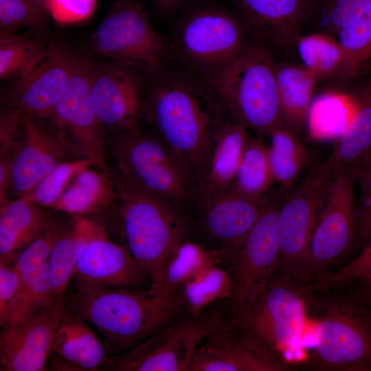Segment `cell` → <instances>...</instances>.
<instances>
[{
    "instance_id": "24",
    "label": "cell",
    "mask_w": 371,
    "mask_h": 371,
    "mask_svg": "<svg viewBox=\"0 0 371 371\" xmlns=\"http://www.w3.org/2000/svg\"><path fill=\"white\" fill-rule=\"evenodd\" d=\"M247 129L231 117L218 127L208 172L198 193L196 205L230 189L249 138Z\"/></svg>"
},
{
    "instance_id": "20",
    "label": "cell",
    "mask_w": 371,
    "mask_h": 371,
    "mask_svg": "<svg viewBox=\"0 0 371 371\" xmlns=\"http://www.w3.org/2000/svg\"><path fill=\"white\" fill-rule=\"evenodd\" d=\"M147 276L128 248L109 238L104 227L88 244L71 280L79 290L140 289Z\"/></svg>"
},
{
    "instance_id": "26",
    "label": "cell",
    "mask_w": 371,
    "mask_h": 371,
    "mask_svg": "<svg viewBox=\"0 0 371 371\" xmlns=\"http://www.w3.org/2000/svg\"><path fill=\"white\" fill-rule=\"evenodd\" d=\"M354 95L355 113L324 162L333 175L346 173L353 177L371 157V82Z\"/></svg>"
},
{
    "instance_id": "15",
    "label": "cell",
    "mask_w": 371,
    "mask_h": 371,
    "mask_svg": "<svg viewBox=\"0 0 371 371\" xmlns=\"http://www.w3.org/2000/svg\"><path fill=\"white\" fill-rule=\"evenodd\" d=\"M290 370V366L232 320L223 322L207 335L189 367V371Z\"/></svg>"
},
{
    "instance_id": "41",
    "label": "cell",
    "mask_w": 371,
    "mask_h": 371,
    "mask_svg": "<svg viewBox=\"0 0 371 371\" xmlns=\"http://www.w3.org/2000/svg\"><path fill=\"white\" fill-rule=\"evenodd\" d=\"M371 279V236L360 254L336 271H328L308 284L317 291L346 287L356 280Z\"/></svg>"
},
{
    "instance_id": "38",
    "label": "cell",
    "mask_w": 371,
    "mask_h": 371,
    "mask_svg": "<svg viewBox=\"0 0 371 371\" xmlns=\"http://www.w3.org/2000/svg\"><path fill=\"white\" fill-rule=\"evenodd\" d=\"M19 276L20 290L12 322L25 318L44 308L60 304L54 300L49 260Z\"/></svg>"
},
{
    "instance_id": "48",
    "label": "cell",
    "mask_w": 371,
    "mask_h": 371,
    "mask_svg": "<svg viewBox=\"0 0 371 371\" xmlns=\"http://www.w3.org/2000/svg\"><path fill=\"white\" fill-rule=\"evenodd\" d=\"M156 5L164 12L170 13L175 11L184 0H153Z\"/></svg>"
},
{
    "instance_id": "45",
    "label": "cell",
    "mask_w": 371,
    "mask_h": 371,
    "mask_svg": "<svg viewBox=\"0 0 371 371\" xmlns=\"http://www.w3.org/2000/svg\"><path fill=\"white\" fill-rule=\"evenodd\" d=\"M21 285L14 263H0V325L5 328L12 321Z\"/></svg>"
},
{
    "instance_id": "17",
    "label": "cell",
    "mask_w": 371,
    "mask_h": 371,
    "mask_svg": "<svg viewBox=\"0 0 371 371\" xmlns=\"http://www.w3.org/2000/svg\"><path fill=\"white\" fill-rule=\"evenodd\" d=\"M78 56L57 42L48 45L38 63L16 80L7 106L21 114L42 117L59 100L67 89Z\"/></svg>"
},
{
    "instance_id": "51",
    "label": "cell",
    "mask_w": 371,
    "mask_h": 371,
    "mask_svg": "<svg viewBox=\"0 0 371 371\" xmlns=\"http://www.w3.org/2000/svg\"><path fill=\"white\" fill-rule=\"evenodd\" d=\"M359 282L363 283V284L371 287V279L364 280H359Z\"/></svg>"
},
{
    "instance_id": "46",
    "label": "cell",
    "mask_w": 371,
    "mask_h": 371,
    "mask_svg": "<svg viewBox=\"0 0 371 371\" xmlns=\"http://www.w3.org/2000/svg\"><path fill=\"white\" fill-rule=\"evenodd\" d=\"M96 4L97 0H45L44 6L57 23L70 24L90 17Z\"/></svg>"
},
{
    "instance_id": "3",
    "label": "cell",
    "mask_w": 371,
    "mask_h": 371,
    "mask_svg": "<svg viewBox=\"0 0 371 371\" xmlns=\"http://www.w3.org/2000/svg\"><path fill=\"white\" fill-rule=\"evenodd\" d=\"M232 320L289 366L308 361L312 343L308 288L280 269Z\"/></svg>"
},
{
    "instance_id": "18",
    "label": "cell",
    "mask_w": 371,
    "mask_h": 371,
    "mask_svg": "<svg viewBox=\"0 0 371 371\" xmlns=\"http://www.w3.org/2000/svg\"><path fill=\"white\" fill-rule=\"evenodd\" d=\"M62 306L63 304H56L44 308L2 328L1 371L47 369Z\"/></svg>"
},
{
    "instance_id": "28",
    "label": "cell",
    "mask_w": 371,
    "mask_h": 371,
    "mask_svg": "<svg viewBox=\"0 0 371 371\" xmlns=\"http://www.w3.org/2000/svg\"><path fill=\"white\" fill-rule=\"evenodd\" d=\"M275 71L284 126L296 135L306 124L319 80L302 64L276 63Z\"/></svg>"
},
{
    "instance_id": "33",
    "label": "cell",
    "mask_w": 371,
    "mask_h": 371,
    "mask_svg": "<svg viewBox=\"0 0 371 371\" xmlns=\"http://www.w3.org/2000/svg\"><path fill=\"white\" fill-rule=\"evenodd\" d=\"M273 183L267 146L259 139L249 137L229 190L245 198L260 201Z\"/></svg>"
},
{
    "instance_id": "50",
    "label": "cell",
    "mask_w": 371,
    "mask_h": 371,
    "mask_svg": "<svg viewBox=\"0 0 371 371\" xmlns=\"http://www.w3.org/2000/svg\"><path fill=\"white\" fill-rule=\"evenodd\" d=\"M32 1L36 4V5L42 12L46 14L45 10V6H44L45 0H32Z\"/></svg>"
},
{
    "instance_id": "43",
    "label": "cell",
    "mask_w": 371,
    "mask_h": 371,
    "mask_svg": "<svg viewBox=\"0 0 371 371\" xmlns=\"http://www.w3.org/2000/svg\"><path fill=\"white\" fill-rule=\"evenodd\" d=\"M353 177L358 188L355 201L357 240L365 244L371 236V157Z\"/></svg>"
},
{
    "instance_id": "6",
    "label": "cell",
    "mask_w": 371,
    "mask_h": 371,
    "mask_svg": "<svg viewBox=\"0 0 371 371\" xmlns=\"http://www.w3.org/2000/svg\"><path fill=\"white\" fill-rule=\"evenodd\" d=\"M275 65L269 48L256 42L206 81L232 119L260 135L284 126Z\"/></svg>"
},
{
    "instance_id": "40",
    "label": "cell",
    "mask_w": 371,
    "mask_h": 371,
    "mask_svg": "<svg viewBox=\"0 0 371 371\" xmlns=\"http://www.w3.org/2000/svg\"><path fill=\"white\" fill-rule=\"evenodd\" d=\"M370 3L371 0H313L308 20L313 21L318 32L337 36Z\"/></svg>"
},
{
    "instance_id": "16",
    "label": "cell",
    "mask_w": 371,
    "mask_h": 371,
    "mask_svg": "<svg viewBox=\"0 0 371 371\" xmlns=\"http://www.w3.org/2000/svg\"><path fill=\"white\" fill-rule=\"evenodd\" d=\"M76 158L50 122L32 114H23L8 194L16 199L25 196L58 164Z\"/></svg>"
},
{
    "instance_id": "21",
    "label": "cell",
    "mask_w": 371,
    "mask_h": 371,
    "mask_svg": "<svg viewBox=\"0 0 371 371\" xmlns=\"http://www.w3.org/2000/svg\"><path fill=\"white\" fill-rule=\"evenodd\" d=\"M197 207L201 229L217 245L222 262L227 264L259 218L262 202V199L251 200L228 190Z\"/></svg>"
},
{
    "instance_id": "30",
    "label": "cell",
    "mask_w": 371,
    "mask_h": 371,
    "mask_svg": "<svg viewBox=\"0 0 371 371\" xmlns=\"http://www.w3.org/2000/svg\"><path fill=\"white\" fill-rule=\"evenodd\" d=\"M222 262L219 251L186 239L170 254L157 280L149 289L156 293L173 295L186 281L205 268Z\"/></svg>"
},
{
    "instance_id": "49",
    "label": "cell",
    "mask_w": 371,
    "mask_h": 371,
    "mask_svg": "<svg viewBox=\"0 0 371 371\" xmlns=\"http://www.w3.org/2000/svg\"><path fill=\"white\" fill-rule=\"evenodd\" d=\"M353 293L363 302L371 307V287L363 283L359 284V286Z\"/></svg>"
},
{
    "instance_id": "19",
    "label": "cell",
    "mask_w": 371,
    "mask_h": 371,
    "mask_svg": "<svg viewBox=\"0 0 371 371\" xmlns=\"http://www.w3.org/2000/svg\"><path fill=\"white\" fill-rule=\"evenodd\" d=\"M90 95L106 133L114 135L137 128L144 102L130 69L117 63L95 67Z\"/></svg>"
},
{
    "instance_id": "37",
    "label": "cell",
    "mask_w": 371,
    "mask_h": 371,
    "mask_svg": "<svg viewBox=\"0 0 371 371\" xmlns=\"http://www.w3.org/2000/svg\"><path fill=\"white\" fill-rule=\"evenodd\" d=\"M344 52L339 78L353 77L371 56V3L337 34Z\"/></svg>"
},
{
    "instance_id": "25",
    "label": "cell",
    "mask_w": 371,
    "mask_h": 371,
    "mask_svg": "<svg viewBox=\"0 0 371 371\" xmlns=\"http://www.w3.org/2000/svg\"><path fill=\"white\" fill-rule=\"evenodd\" d=\"M104 226L91 218L76 215L62 229L52 248L49 265L54 302L62 304L76 265L89 242Z\"/></svg>"
},
{
    "instance_id": "1",
    "label": "cell",
    "mask_w": 371,
    "mask_h": 371,
    "mask_svg": "<svg viewBox=\"0 0 371 371\" xmlns=\"http://www.w3.org/2000/svg\"><path fill=\"white\" fill-rule=\"evenodd\" d=\"M144 102L154 131L180 157L197 194L207 176L214 134L230 117L211 85L193 74L163 71Z\"/></svg>"
},
{
    "instance_id": "29",
    "label": "cell",
    "mask_w": 371,
    "mask_h": 371,
    "mask_svg": "<svg viewBox=\"0 0 371 371\" xmlns=\"http://www.w3.org/2000/svg\"><path fill=\"white\" fill-rule=\"evenodd\" d=\"M117 200L116 188L110 175L89 167L77 174L52 208L82 215L109 207Z\"/></svg>"
},
{
    "instance_id": "27",
    "label": "cell",
    "mask_w": 371,
    "mask_h": 371,
    "mask_svg": "<svg viewBox=\"0 0 371 371\" xmlns=\"http://www.w3.org/2000/svg\"><path fill=\"white\" fill-rule=\"evenodd\" d=\"M40 207L21 197L0 208V263H14L25 247L54 224Z\"/></svg>"
},
{
    "instance_id": "22",
    "label": "cell",
    "mask_w": 371,
    "mask_h": 371,
    "mask_svg": "<svg viewBox=\"0 0 371 371\" xmlns=\"http://www.w3.org/2000/svg\"><path fill=\"white\" fill-rule=\"evenodd\" d=\"M246 32L267 47L296 43L308 21L313 0H234Z\"/></svg>"
},
{
    "instance_id": "14",
    "label": "cell",
    "mask_w": 371,
    "mask_h": 371,
    "mask_svg": "<svg viewBox=\"0 0 371 371\" xmlns=\"http://www.w3.org/2000/svg\"><path fill=\"white\" fill-rule=\"evenodd\" d=\"M330 170L321 165L300 186L286 194L278 212L280 269L308 284L309 245Z\"/></svg>"
},
{
    "instance_id": "39",
    "label": "cell",
    "mask_w": 371,
    "mask_h": 371,
    "mask_svg": "<svg viewBox=\"0 0 371 371\" xmlns=\"http://www.w3.org/2000/svg\"><path fill=\"white\" fill-rule=\"evenodd\" d=\"M91 166H95L94 163L85 158L63 161L56 166L22 198L41 207L52 208L77 174Z\"/></svg>"
},
{
    "instance_id": "10",
    "label": "cell",
    "mask_w": 371,
    "mask_h": 371,
    "mask_svg": "<svg viewBox=\"0 0 371 371\" xmlns=\"http://www.w3.org/2000/svg\"><path fill=\"white\" fill-rule=\"evenodd\" d=\"M225 321L217 309L184 312L177 319L128 350L107 355L108 371H189L191 361L207 335Z\"/></svg>"
},
{
    "instance_id": "8",
    "label": "cell",
    "mask_w": 371,
    "mask_h": 371,
    "mask_svg": "<svg viewBox=\"0 0 371 371\" xmlns=\"http://www.w3.org/2000/svg\"><path fill=\"white\" fill-rule=\"evenodd\" d=\"M240 19L214 5L191 10L180 21L175 52L192 74L207 81L234 62L248 45Z\"/></svg>"
},
{
    "instance_id": "44",
    "label": "cell",
    "mask_w": 371,
    "mask_h": 371,
    "mask_svg": "<svg viewBox=\"0 0 371 371\" xmlns=\"http://www.w3.org/2000/svg\"><path fill=\"white\" fill-rule=\"evenodd\" d=\"M61 229V226L52 225L18 254L14 265L20 276L49 260L54 243Z\"/></svg>"
},
{
    "instance_id": "32",
    "label": "cell",
    "mask_w": 371,
    "mask_h": 371,
    "mask_svg": "<svg viewBox=\"0 0 371 371\" xmlns=\"http://www.w3.org/2000/svg\"><path fill=\"white\" fill-rule=\"evenodd\" d=\"M269 161L273 181L284 190H291L307 166L308 155L296 135L284 126L269 135Z\"/></svg>"
},
{
    "instance_id": "42",
    "label": "cell",
    "mask_w": 371,
    "mask_h": 371,
    "mask_svg": "<svg viewBox=\"0 0 371 371\" xmlns=\"http://www.w3.org/2000/svg\"><path fill=\"white\" fill-rule=\"evenodd\" d=\"M45 16L32 0H0V33H15L21 28L40 32Z\"/></svg>"
},
{
    "instance_id": "12",
    "label": "cell",
    "mask_w": 371,
    "mask_h": 371,
    "mask_svg": "<svg viewBox=\"0 0 371 371\" xmlns=\"http://www.w3.org/2000/svg\"><path fill=\"white\" fill-rule=\"evenodd\" d=\"M265 195L259 218L227 263L234 284L232 314L280 269L278 212L284 197L280 192Z\"/></svg>"
},
{
    "instance_id": "36",
    "label": "cell",
    "mask_w": 371,
    "mask_h": 371,
    "mask_svg": "<svg viewBox=\"0 0 371 371\" xmlns=\"http://www.w3.org/2000/svg\"><path fill=\"white\" fill-rule=\"evenodd\" d=\"M38 38L28 34L0 33V78L18 80L26 75L47 50Z\"/></svg>"
},
{
    "instance_id": "35",
    "label": "cell",
    "mask_w": 371,
    "mask_h": 371,
    "mask_svg": "<svg viewBox=\"0 0 371 371\" xmlns=\"http://www.w3.org/2000/svg\"><path fill=\"white\" fill-rule=\"evenodd\" d=\"M295 44L302 65L319 80L339 76L344 63V52L335 36L316 32L300 36Z\"/></svg>"
},
{
    "instance_id": "23",
    "label": "cell",
    "mask_w": 371,
    "mask_h": 371,
    "mask_svg": "<svg viewBox=\"0 0 371 371\" xmlns=\"http://www.w3.org/2000/svg\"><path fill=\"white\" fill-rule=\"evenodd\" d=\"M106 348L82 317L63 304L48 362L50 370H101Z\"/></svg>"
},
{
    "instance_id": "9",
    "label": "cell",
    "mask_w": 371,
    "mask_h": 371,
    "mask_svg": "<svg viewBox=\"0 0 371 371\" xmlns=\"http://www.w3.org/2000/svg\"><path fill=\"white\" fill-rule=\"evenodd\" d=\"M91 45L97 54L150 76L164 71L172 49L133 0L113 5L92 34Z\"/></svg>"
},
{
    "instance_id": "5",
    "label": "cell",
    "mask_w": 371,
    "mask_h": 371,
    "mask_svg": "<svg viewBox=\"0 0 371 371\" xmlns=\"http://www.w3.org/2000/svg\"><path fill=\"white\" fill-rule=\"evenodd\" d=\"M113 181L127 248L152 284L170 254L190 238L195 224L187 212L133 186L120 175Z\"/></svg>"
},
{
    "instance_id": "31",
    "label": "cell",
    "mask_w": 371,
    "mask_h": 371,
    "mask_svg": "<svg viewBox=\"0 0 371 371\" xmlns=\"http://www.w3.org/2000/svg\"><path fill=\"white\" fill-rule=\"evenodd\" d=\"M219 264L205 268L178 289L175 295L184 312L199 314L216 302L232 298V275Z\"/></svg>"
},
{
    "instance_id": "11",
    "label": "cell",
    "mask_w": 371,
    "mask_h": 371,
    "mask_svg": "<svg viewBox=\"0 0 371 371\" xmlns=\"http://www.w3.org/2000/svg\"><path fill=\"white\" fill-rule=\"evenodd\" d=\"M95 67L78 56L67 89L43 116L59 132L78 158L91 160L109 174L106 161V133L91 100V85Z\"/></svg>"
},
{
    "instance_id": "4",
    "label": "cell",
    "mask_w": 371,
    "mask_h": 371,
    "mask_svg": "<svg viewBox=\"0 0 371 371\" xmlns=\"http://www.w3.org/2000/svg\"><path fill=\"white\" fill-rule=\"evenodd\" d=\"M308 291L312 343L308 361L322 370L371 371V307L354 293H341L339 288L315 290L319 295Z\"/></svg>"
},
{
    "instance_id": "7",
    "label": "cell",
    "mask_w": 371,
    "mask_h": 371,
    "mask_svg": "<svg viewBox=\"0 0 371 371\" xmlns=\"http://www.w3.org/2000/svg\"><path fill=\"white\" fill-rule=\"evenodd\" d=\"M108 146L118 175L133 186L186 212L196 204V188L187 167L155 131L136 128L111 135Z\"/></svg>"
},
{
    "instance_id": "2",
    "label": "cell",
    "mask_w": 371,
    "mask_h": 371,
    "mask_svg": "<svg viewBox=\"0 0 371 371\" xmlns=\"http://www.w3.org/2000/svg\"><path fill=\"white\" fill-rule=\"evenodd\" d=\"M63 305L98 330L112 355L133 348L184 313L175 294L149 289H73L65 293Z\"/></svg>"
},
{
    "instance_id": "13",
    "label": "cell",
    "mask_w": 371,
    "mask_h": 371,
    "mask_svg": "<svg viewBox=\"0 0 371 371\" xmlns=\"http://www.w3.org/2000/svg\"><path fill=\"white\" fill-rule=\"evenodd\" d=\"M355 183L346 173L333 175L325 190L308 258L310 284L347 254L357 240Z\"/></svg>"
},
{
    "instance_id": "47",
    "label": "cell",
    "mask_w": 371,
    "mask_h": 371,
    "mask_svg": "<svg viewBox=\"0 0 371 371\" xmlns=\"http://www.w3.org/2000/svg\"><path fill=\"white\" fill-rule=\"evenodd\" d=\"M14 152L0 155V208L10 200L8 192L11 181V168Z\"/></svg>"
},
{
    "instance_id": "34",
    "label": "cell",
    "mask_w": 371,
    "mask_h": 371,
    "mask_svg": "<svg viewBox=\"0 0 371 371\" xmlns=\"http://www.w3.org/2000/svg\"><path fill=\"white\" fill-rule=\"evenodd\" d=\"M355 109L354 94L325 91L313 100L306 123L315 135L339 136L348 125Z\"/></svg>"
}]
</instances>
